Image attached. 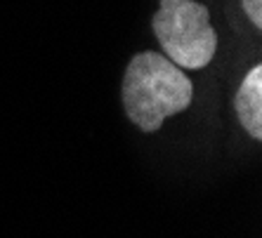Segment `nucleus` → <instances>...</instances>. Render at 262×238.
<instances>
[{"mask_svg":"<svg viewBox=\"0 0 262 238\" xmlns=\"http://www.w3.org/2000/svg\"><path fill=\"white\" fill-rule=\"evenodd\" d=\"M154 36L165 57L180 68L208 66L217 50V33L210 26L208 7L196 0H159L151 17Z\"/></svg>","mask_w":262,"mask_h":238,"instance_id":"2","label":"nucleus"},{"mask_svg":"<svg viewBox=\"0 0 262 238\" xmlns=\"http://www.w3.org/2000/svg\"><path fill=\"white\" fill-rule=\"evenodd\" d=\"M234 109L253 139H262V66H253L234 97Z\"/></svg>","mask_w":262,"mask_h":238,"instance_id":"3","label":"nucleus"},{"mask_svg":"<svg viewBox=\"0 0 262 238\" xmlns=\"http://www.w3.org/2000/svg\"><path fill=\"white\" fill-rule=\"evenodd\" d=\"M244 12L248 14V19L253 21V26L260 29L262 26V0H241Z\"/></svg>","mask_w":262,"mask_h":238,"instance_id":"4","label":"nucleus"},{"mask_svg":"<svg viewBox=\"0 0 262 238\" xmlns=\"http://www.w3.org/2000/svg\"><path fill=\"white\" fill-rule=\"evenodd\" d=\"M123 109L142 132L161 130L168 116L191 106L194 85L180 66L154 50L130 59L121 85Z\"/></svg>","mask_w":262,"mask_h":238,"instance_id":"1","label":"nucleus"}]
</instances>
